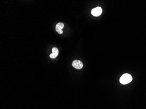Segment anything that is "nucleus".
<instances>
[{
    "instance_id": "obj_1",
    "label": "nucleus",
    "mask_w": 146,
    "mask_h": 109,
    "mask_svg": "<svg viewBox=\"0 0 146 109\" xmlns=\"http://www.w3.org/2000/svg\"><path fill=\"white\" fill-rule=\"evenodd\" d=\"M132 76L129 74L126 73V74H123L120 77L119 82L122 84L125 85V84H127L130 83L132 80Z\"/></svg>"
},
{
    "instance_id": "obj_2",
    "label": "nucleus",
    "mask_w": 146,
    "mask_h": 109,
    "mask_svg": "<svg viewBox=\"0 0 146 109\" xmlns=\"http://www.w3.org/2000/svg\"><path fill=\"white\" fill-rule=\"evenodd\" d=\"M102 12V8L100 7H98L96 8H93L92 9L91 11V13L92 15H93L94 16H99L100 15Z\"/></svg>"
},
{
    "instance_id": "obj_3",
    "label": "nucleus",
    "mask_w": 146,
    "mask_h": 109,
    "mask_svg": "<svg viewBox=\"0 0 146 109\" xmlns=\"http://www.w3.org/2000/svg\"><path fill=\"white\" fill-rule=\"evenodd\" d=\"M72 66L74 68L78 70H80L83 67V64L81 61L76 60L72 62Z\"/></svg>"
},
{
    "instance_id": "obj_4",
    "label": "nucleus",
    "mask_w": 146,
    "mask_h": 109,
    "mask_svg": "<svg viewBox=\"0 0 146 109\" xmlns=\"http://www.w3.org/2000/svg\"><path fill=\"white\" fill-rule=\"evenodd\" d=\"M64 27V24L63 23H61V22H59L56 25V32H58V33L61 34H62L63 32L62 29H63Z\"/></svg>"
},
{
    "instance_id": "obj_5",
    "label": "nucleus",
    "mask_w": 146,
    "mask_h": 109,
    "mask_svg": "<svg viewBox=\"0 0 146 109\" xmlns=\"http://www.w3.org/2000/svg\"><path fill=\"white\" fill-rule=\"evenodd\" d=\"M59 50L56 48H53L52 49V53L50 54V57L52 59H55L58 56Z\"/></svg>"
}]
</instances>
